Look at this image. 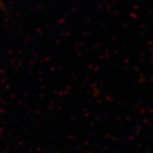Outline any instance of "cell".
Instances as JSON below:
<instances>
[{"label":"cell","mask_w":153,"mask_h":153,"mask_svg":"<svg viewBox=\"0 0 153 153\" xmlns=\"http://www.w3.org/2000/svg\"><path fill=\"white\" fill-rule=\"evenodd\" d=\"M0 7H1L2 9H4V8H5V7H4V3L2 2V0H0Z\"/></svg>","instance_id":"obj_1"}]
</instances>
